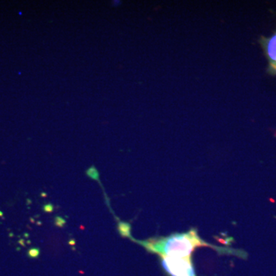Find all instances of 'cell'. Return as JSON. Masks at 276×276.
Instances as JSON below:
<instances>
[{
    "label": "cell",
    "mask_w": 276,
    "mask_h": 276,
    "mask_svg": "<svg viewBox=\"0 0 276 276\" xmlns=\"http://www.w3.org/2000/svg\"><path fill=\"white\" fill-rule=\"evenodd\" d=\"M148 251L156 253L161 256L191 257L194 250L200 247H210L222 254H236L240 256V252L214 246L202 240L198 235V230L191 228L184 234H175L166 237L152 238L146 241L138 242Z\"/></svg>",
    "instance_id": "obj_1"
},
{
    "label": "cell",
    "mask_w": 276,
    "mask_h": 276,
    "mask_svg": "<svg viewBox=\"0 0 276 276\" xmlns=\"http://www.w3.org/2000/svg\"><path fill=\"white\" fill-rule=\"evenodd\" d=\"M161 264L170 276H196L191 257L161 256Z\"/></svg>",
    "instance_id": "obj_2"
},
{
    "label": "cell",
    "mask_w": 276,
    "mask_h": 276,
    "mask_svg": "<svg viewBox=\"0 0 276 276\" xmlns=\"http://www.w3.org/2000/svg\"><path fill=\"white\" fill-rule=\"evenodd\" d=\"M263 46L270 62V71L276 74V32L270 38L264 40Z\"/></svg>",
    "instance_id": "obj_3"
},
{
    "label": "cell",
    "mask_w": 276,
    "mask_h": 276,
    "mask_svg": "<svg viewBox=\"0 0 276 276\" xmlns=\"http://www.w3.org/2000/svg\"><path fill=\"white\" fill-rule=\"evenodd\" d=\"M118 230L120 234L123 236H130V225L126 222H120L118 226Z\"/></svg>",
    "instance_id": "obj_4"
},
{
    "label": "cell",
    "mask_w": 276,
    "mask_h": 276,
    "mask_svg": "<svg viewBox=\"0 0 276 276\" xmlns=\"http://www.w3.org/2000/svg\"><path fill=\"white\" fill-rule=\"evenodd\" d=\"M86 174L89 178H92V179L99 180V172L96 166H92L90 168H89L87 170V171H86Z\"/></svg>",
    "instance_id": "obj_5"
},
{
    "label": "cell",
    "mask_w": 276,
    "mask_h": 276,
    "mask_svg": "<svg viewBox=\"0 0 276 276\" xmlns=\"http://www.w3.org/2000/svg\"><path fill=\"white\" fill-rule=\"evenodd\" d=\"M40 254V251L38 250H36V248H32V250H30L28 252V255L31 257H37Z\"/></svg>",
    "instance_id": "obj_6"
},
{
    "label": "cell",
    "mask_w": 276,
    "mask_h": 276,
    "mask_svg": "<svg viewBox=\"0 0 276 276\" xmlns=\"http://www.w3.org/2000/svg\"><path fill=\"white\" fill-rule=\"evenodd\" d=\"M64 220H63L62 218H60V217H57L56 220V225L58 226H62L64 224Z\"/></svg>",
    "instance_id": "obj_7"
}]
</instances>
